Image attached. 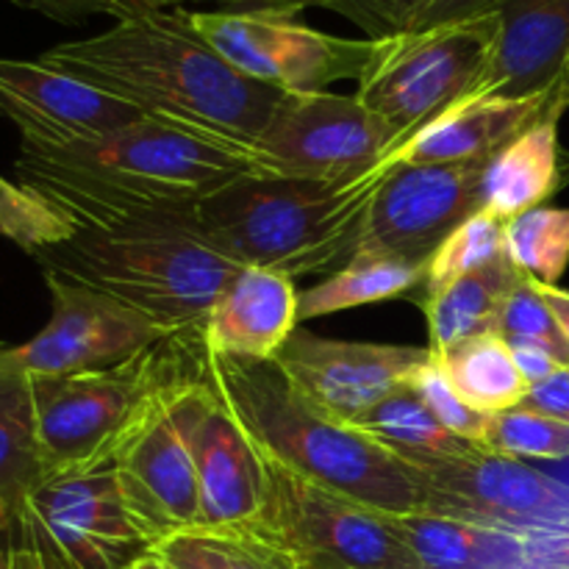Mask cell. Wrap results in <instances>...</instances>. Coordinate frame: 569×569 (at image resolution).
Returning a JSON list of instances; mask_svg holds the SVG:
<instances>
[{
    "mask_svg": "<svg viewBox=\"0 0 569 569\" xmlns=\"http://www.w3.org/2000/svg\"><path fill=\"white\" fill-rule=\"evenodd\" d=\"M17 183L76 228H181V217L242 176H270L259 153L226 148L153 120L72 144H20Z\"/></svg>",
    "mask_w": 569,
    "mask_h": 569,
    "instance_id": "obj_1",
    "label": "cell"
},
{
    "mask_svg": "<svg viewBox=\"0 0 569 569\" xmlns=\"http://www.w3.org/2000/svg\"><path fill=\"white\" fill-rule=\"evenodd\" d=\"M39 61L126 100L148 120L248 153L281 98L233 70L181 6L122 17L109 31L53 44Z\"/></svg>",
    "mask_w": 569,
    "mask_h": 569,
    "instance_id": "obj_2",
    "label": "cell"
},
{
    "mask_svg": "<svg viewBox=\"0 0 569 569\" xmlns=\"http://www.w3.org/2000/svg\"><path fill=\"white\" fill-rule=\"evenodd\" d=\"M398 148L350 178L242 176L181 217V228L239 267L289 278L337 272L359 248L361 226L395 167Z\"/></svg>",
    "mask_w": 569,
    "mask_h": 569,
    "instance_id": "obj_3",
    "label": "cell"
},
{
    "mask_svg": "<svg viewBox=\"0 0 569 569\" xmlns=\"http://www.w3.org/2000/svg\"><path fill=\"white\" fill-rule=\"evenodd\" d=\"M209 381L250 442L270 459L387 515L426 509L428 478L420 467L326 415L276 361L209 353Z\"/></svg>",
    "mask_w": 569,
    "mask_h": 569,
    "instance_id": "obj_4",
    "label": "cell"
},
{
    "mask_svg": "<svg viewBox=\"0 0 569 569\" xmlns=\"http://www.w3.org/2000/svg\"><path fill=\"white\" fill-rule=\"evenodd\" d=\"M33 259L42 272L94 289L148 317L167 337L203 331L211 306L239 270V264L172 226L78 228L70 239L39 250Z\"/></svg>",
    "mask_w": 569,
    "mask_h": 569,
    "instance_id": "obj_5",
    "label": "cell"
},
{
    "mask_svg": "<svg viewBox=\"0 0 569 569\" xmlns=\"http://www.w3.org/2000/svg\"><path fill=\"white\" fill-rule=\"evenodd\" d=\"M200 333H172L109 370L31 378L33 420L44 476L114 465L131 428L181 378L203 372Z\"/></svg>",
    "mask_w": 569,
    "mask_h": 569,
    "instance_id": "obj_6",
    "label": "cell"
},
{
    "mask_svg": "<svg viewBox=\"0 0 569 569\" xmlns=\"http://www.w3.org/2000/svg\"><path fill=\"white\" fill-rule=\"evenodd\" d=\"M500 37L498 11L376 39L356 98L409 139L476 92Z\"/></svg>",
    "mask_w": 569,
    "mask_h": 569,
    "instance_id": "obj_7",
    "label": "cell"
},
{
    "mask_svg": "<svg viewBox=\"0 0 569 569\" xmlns=\"http://www.w3.org/2000/svg\"><path fill=\"white\" fill-rule=\"evenodd\" d=\"M261 453V450H259ZM264 459L267 500L261 531L281 542L306 569H420L395 515L320 487Z\"/></svg>",
    "mask_w": 569,
    "mask_h": 569,
    "instance_id": "obj_8",
    "label": "cell"
},
{
    "mask_svg": "<svg viewBox=\"0 0 569 569\" xmlns=\"http://www.w3.org/2000/svg\"><path fill=\"white\" fill-rule=\"evenodd\" d=\"M206 387L209 365L167 387L114 456L122 500L153 545L170 533L203 526L192 422Z\"/></svg>",
    "mask_w": 569,
    "mask_h": 569,
    "instance_id": "obj_9",
    "label": "cell"
},
{
    "mask_svg": "<svg viewBox=\"0 0 569 569\" xmlns=\"http://www.w3.org/2000/svg\"><path fill=\"white\" fill-rule=\"evenodd\" d=\"M194 31L242 76L278 92H326L359 81L376 39H348L272 11H189Z\"/></svg>",
    "mask_w": 569,
    "mask_h": 569,
    "instance_id": "obj_10",
    "label": "cell"
},
{
    "mask_svg": "<svg viewBox=\"0 0 569 569\" xmlns=\"http://www.w3.org/2000/svg\"><path fill=\"white\" fill-rule=\"evenodd\" d=\"M400 142L356 94L281 92L256 153L270 176L333 181L370 170Z\"/></svg>",
    "mask_w": 569,
    "mask_h": 569,
    "instance_id": "obj_11",
    "label": "cell"
},
{
    "mask_svg": "<svg viewBox=\"0 0 569 569\" xmlns=\"http://www.w3.org/2000/svg\"><path fill=\"white\" fill-rule=\"evenodd\" d=\"M50 292V320L22 345L0 348V361L28 378L76 376L126 365L167 333L128 306L44 272Z\"/></svg>",
    "mask_w": 569,
    "mask_h": 569,
    "instance_id": "obj_12",
    "label": "cell"
},
{
    "mask_svg": "<svg viewBox=\"0 0 569 569\" xmlns=\"http://www.w3.org/2000/svg\"><path fill=\"white\" fill-rule=\"evenodd\" d=\"M17 517L67 569H126L153 550L122 500L114 465L44 478Z\"/></svg>",
    "mask_w": 569,
    "mask_h": 569,
    "instance_id": "obj_13",
    "label": "cell"
},
{
    "mask_svg": "<svg viewBox=\"0 0 569 569\" xmlns=\"http://www.w3.org/2000/svg\"><path fill=\"white\" fill-rule=\"evenodd\" d=\"M483 167L487 161L395 167L367 211L356 256L428 267L439 244L483 211Z\"/></svg>",
    "mask_w": 569,
    "mask_h": 569,
    "instance_id": "obj_14",
    "label": "cell"
},
{
    "mask_svg": "<svg viewBox=\"0 0 569 569\" xmlns=\"http://www.w3.org/2000/svg\"><path fill=\"white\" fill-rule=\"evenodd\" d=\"M420 470L428 478L426 511L461 517L520 537L569 522L567 483L481 445L470 453Z\"/></svg>",
    "mask_w": 569,
    "mask_h": 569,
    "instance_id": "obj_15",
    "label": "cell"
},
{
    "mask_svg": "<svg viewBox=\"0 0 569 569\" xmlns=\"http://www.w3.org/2000/svg\"><path fill=\"white\" fill-rule=\"evenodd\" d=\"M428 356L431 348L350 342L298 328L272 361L311 403L353 426L381 400L403 389Z\"/></svg>",
    "mask_w": 569,
    "mask_h": 569,
    "instance_id": "obj_16",
    "label": "cell"
},
{
    "mask_svg": "<svg viewBox=\"0 0 569 569\" xmlns=\"http://www.w3.org/2000/svg\"><path fill=\"white\" fill-rule=\"evenodd\" d=\"M0 117L20 128L22 142L50 148L92 142L144 120L126 100L39 59H0Z\"/></svg>",
    "mask_w": 569,
    "mask_h": 569,
    "instance_id": "obj_17",
    "label": "cell"
},
{
    "mask_svg": "<svg viewBox=\"0 0 569 569\" xmlns=\"http://www.w3.org/2000/svg\"><path fill=\"white\" fill-rule=\"evenodd\" d=\"M192 456L203 526H261L267 500L264 459L237 417L217 398L211 381L192 422Z\"/></svg>",
    "mask_w": 569,
    "mask_h": 569,
    "instance_id": "obj_18",
    "label": "cell"
},
{
    "mask_svg": "<svg viewBox=\"0 0 569 569\" xmlns=\"http://www.w3.org/2000/svg\"><path fill=\"white\" fill-rule=\"evenodd\" d=\"M300 328L295 278L267 267H239L203 326L206 353L242 361H272Z\"/></svg>",
    "mask_w": 569,
    "mask_h": 569,
    "instance_id": "obj_19",
    "label": "cell"
},
{
    "mask_svg": "<svg viewBox=\"0 0 569 569\" xmlns=\"http://www.w3.org/2000/svg\"><path fill=\"white\" fill-rule=\"evenodd\" d=\"M500 37L472 94L528 98L550 92L569 61V0H503Z\"/></svg>",
    "mask_w": 569,
    "mask_h": 569,
    "instance_id": "obj_20",
    "label": "cell"
},
{
    "mask_svg": "<svg viewBox=\"0 0 569 569\" xmlns=\"http://www.w3.org/2000/svg\"><path fill=\"white\" fill-rule=\"evenodd\" d=\"M548 114H559L553 106V89L528 98L467 94L398 144L400 164L489 161L503 144Z\"/></svg>",
    "mask_w": 569,
    "mask_h": 569,
    "instance_id": "obj_21",
    "label": "cell"
},
{
    "mask_svg": "<svg viewBox=\"0 0 569 569\" xmlns=\"http://www.w3.org/2000/svg\"><path fill=\"white\" fill-rule=\"evenodd\" d=\"M559 114H548L511 139L483 167V211L500 222L539 209L559 189Z\"/></svg>",
    "mask_w": 569,
    "mask_h": 569,
    "instance_id": "obj_22",
    "label": "cell"
},
{
    "mask_svg": "<svg viewBox=\"0 0 569 569\" xmlns=\"http://www.w3.org/2000/svg\"><path fill=\"white\" fill-rule=\"evenodd\" d=\"M420 569H528L526 539L437 511L395 515Z\"/></svg>",
    "mask_w": 569,
    "mask_h": 569,
    "instance_id": "obj_23",
    "label": "cell"
},
{
    "mask_svg": "<svg viewBox=\"0 0 569 569\" xmlns=\"http://www.w3.org/2000/svg\"><path fill=\"white\" fill-rule=\"evenodd\" d=\"M520 278V270L509 259L487 267L481 272L459 278L437 292H426L417 303L428 320V348L433 353L453 348L465 339L498 331L500 309L509 298L511 287Z\"/></svg>",
    "mask_w": 569,
    "mask_h": 569,
    "instance_id": "obj_24",
    "label": "cell"
},
{
    "mask_svg": "<svg viewBox=\"0 0 569 569\" xmlns=\"http://www.w3.org/2000/svg\"><path fill=\"white\" fill-rule=\"evenodd\" d=\"M426 287V267L383 256H353L342 270L300 292V322L342 315L359 306L383 303L395 298H420Z\"/></svg>",
    "mask_w": 569,
    "mask_h": 569,
    "instance_id": "obj_25",
    "label": "cell"
},
{
    "mask_svg": "<svg viewBox=\"0 0 569 569\" xmlns=\"http://www.w3.org/2000/svg\"><path fill=\"white\" fill-rule=\"evenodd\" d=\"M433 353V350H431ZM456 392L481 415H500L522 406L531 383L522 378L511 345L498 331L465 339L433 353Z\"/></svg>",
    "mask_w": 569,
    "mask_h": 569,
    "instance_id": "obj_26",
    "label": "cell"
},
{
    "mask_svg": "<svg viewBox=\"0 0 569 569\" xmlns=\"http://www.w3.org/2000/svg\"><path fill=\"white\" fill-rule=\"evenodd\" d=\"M153 553L172 569H300L298 559L259 526L189 528L156 542Z\"/></svg>",
    "mask_w": 569,
    "mask_h": 569,
    "instance_id": "obj_27",
    "label": "cell"
},
{
    "mask_svg": "<svg viewBox=\"0 0 569 569\" xmlns=\"http://www.w3.org/2000/svg\"><path fill=\"white\" fill-rule=\"evenodd\" d=\"M353 426L417 467L456 459V456H465L478 448V445L450 433L409 387L389 395L376 409L359 417Z\"/></svg>",
    "mask_w": 569,
    "mask_h": 569,
    "instance_id": "obj_28",
    "label": "cell"
},
{
    "mask_svg": "<svg viewBox=\"0 0 569 569\" xmlns=\"http://www.w3.org/2000/svg\"><path fill=\"white\" fill-rule=\"evenodd\" d=\"M44 478L31 378L0 361V500L20 515L26 498Z\"/></svg>",
    "mask_w": 569,
    "mask_h": 569,
    "instance_id": "obj_29",
    "label": "cell"
},
{
    "mask_svg": "<svg viewBox=\"0 0 569 569\" xmlns=\"http://www.w3.org/2000/svg\"><path fill=\"white\" fill-rule=\"evenodd\" d=\"M506 259L539 283H559L569 267V209L539 206L506 222Z\"/></svg>",
    "mask_w": 569,
    "mask_h": 569,
    "instance_id": "obj_30",
    "label": "cell"
},
{
    "mask_svg": "<svg viewBox=\"0 0 569 569\" xmlns=\"http://www.w3.org/2000/svg\"><path fill=\"white\" fill-rule=\"evenodd\" d=\"M506 222L495 220L487 211H478L476 217L456 228L448 239L437 248L426 267V287H422L420 298L426 292H437V289L448 287V283L459 281V278L481 272L487 267L498 264L506 259ZM417 298V300H420Z\"/></svg>",
    "mask_w": 569,
    "mask_h": 569,
    "instance_id": "obj_31",
    "label": "cell"
},
{
    "mask_svg": "<svg viewBox=\"0 0 569 569\" xmlns=\"http://www.w3.org/2000/svg\"><path fill=\"white\" fill-rule=\"evenodd\" d=\"M481 448L520 461H561L569 456V426L528 406L492 415Z\"/></svg>",
    "mask_w": 569,
    "mask_h": 569,
    "instance_id": "obj_32",
    "label": "cell"
},
{
    "mask_svg": "<svg viewBox=\"0 0 569 569\" xmlns=\"http://www.w3.org/2000/svg\"><path fill=\"white\" fill-rule=\"evenodd\" d=\"M76 231L78 228L53 206L0 176V237L14 242L28 256H37L39 250L70 239Z\"/></svg>",
    "mask_w": 569,
    "mask_h": 569,
    "instance_id": "obj_33",
    "label": "cell"
},
{
    "mask_svg": "<svg viewBox=\"0 0 569 569\" xmlns=\"http://www.w3.org/2000/svg\"><path fill=\"white\" fill-rule=\"evenodd\" d=\"M498 333L506 342H531L550 350L561 367H569V345L561 333L559 322L550 315L548 303L533 287V278L522 276L511 287L503 309H500Z\"/></svg>",
    "mask_w": 569,
    "mask_h": 569,
    "instance_id": "obj_34",
    "label": "cell"
},
{
    "mask_svg": "<svg viewBox=\"0 0 569 569\" xmlns=\"http://www.w3.org/2000/svg\"><path fill=\"white\" fill-rule=\"evenodd\" d=\"M406 387L426 403V409L431 411L450 433H456V437L467 439V442L472 445H483L492 415L476 411L459 392H456V387L450 383L448 372L442 370L437 356H428V359L411 372Z\"/></svg>",
    "mask_w": 569,
    "mask_h": 569,
    "instance_id": "obj_35",
    "label": "cell"
},
{
    "mask_svg": "<svg viewBox=\"0 0 569 569\" xmlns=\"http://www.w3.org/2000/svg\"><path fill=\"white\" fill-rule=\"evenodd\" d=\"M433 3L437 0H326L322 9L353 22L367 39H389L411 31Z\"/></svg>",
    "mask_w": 569,
    "mask_h": 569,
    "instance_id": "obj_36",
    "label": "cell"
},
{
    "mask_svg": "<svg viewBox=\"0 0 569 569\" xmlns=\"http://www.w3.org/2000/svg\"><path fill=\"white\" fill-rule=\"evenodd\" d=\"M9 3L20 6L26 11H37V14L56 22H64V26H78V22L98 14H109L114 20L120 17L111 0H9Z\"/></svg>",
    "mask_w": 569,
    "mask_h": 569,
    "instance_id": "obj_37",
    "label": "cell"
},
{
    "mask_svg": "<svg viewBox=\"0 0 569 569\" xmlns=\"http://www.w3.org/2000/svg\"><path fill=\"white\" fill-rule=\"evenodd\" d=\"M526 553L528 565L537 569H569V522L548 528V531L528 533Z\"/></svg>",
    "mask_w": 569,
    "mask_h": 569,
    "instance_id": "obj_38",
    "label": "cell"
},
{
    "mask_svg": "<svg viewBox=\"0 0 569 569\" xmlns=\"http://www.w3.org/2000/svg\"><path fill=\"white\" fill-rule=\"evenodd\" d=\"M522 406L542 411V415L569 426V367H561V370H556L545 381L531 383Z\"/></svg>",
    "mask_w": 569,
    "mask_h": 569,
    "instance_id": "obj_39",
    "label": "cell"
},
{
    "mask_svg": "<svg viewBox=\"0 0 569 569\" xmlns=\"http://www.w3.org/2000/svg\"><path fill=\"white\" fill-rule=\"evenodd\" d=\"M11 569H67L42 537L17 517V545L11 553Z\"/></svg>",
    "mask_w": 569,
    "mask_h": 569,
    "instance_id": "obj_40",
    "label": "cell"
},
{
    "mask_svg": "<svg viewBox=\"0 0 569 569\" xmlns=\"http://www.w3.org/2000/svg\"><path fill=\"white\" fill-rule=\"evenodd\" d=\"M503 0H437L420 20L415 22L411 31H422V28H437L448 26V22H461L472 20V17H481L495 11Z\"/></svg>",
    "mask_w": 569,
    "mask_h": 569,
    "instance_id": "obj_41",
    "label": "cell"
},
{
    "mask_svg": "<svg viewBox=\"0 0 569 569\" xmlns=\"http://www.w3.org/2000/svg\"><path fill=\"white\" fill-rule=\"evenodd\" d=\"M189 3L214 6L220 11H272V14L298 17L306 9H322L326 0H189Z\"/></svg>",
    "mask_w": 569,
    "mask_h": 569,
    "instance_id": "obj_42",
    "label": "cell"
},
{
    "mask_svg": "<svg viewBox=\"0 0 569 569\" xmlns=\"http://www.w3.org/2000/svg\"><path fill=\"white\" fill-rule=\"evenodd\" d=\"M509 345H511V353H515L517 367H520L522 378H526L528 383H539L548 376H553L556 370H561L559 359H556L550 350L539 348V345H531V342H509Z\"/></svg>",
    "mask_w": 569,
    "mask_h": 569,
    "instance_id": "obj_43",
    "label": "cell"
},
{
    "mask_svg": "<svg viewBox=\"0 0 569 569\" xmlns=\"http://www.w3.org/2000/svg\"><path fill=\"white\" fill-rule=\"evenodd\" d=\"M533 287H537V292L542 295V300L548 303L550 315L556 317V322H559L561 333H565L567 345H569V292L567 289H561L559 283H539L533 281Z\"/></svg>",
    "mask_w": 569,
    "mask_h": 569,
    "instance_id": "obj_44",
    "label": "cell"
},
{
    "mask_svg": "<svg viewBox=\"0 0 569 569\" xmlns=\"http://www.w3.org/2000/svg\"><path fill=\"white\" fill-rule=\"evenodd\" d=\"M17 545V511L0 500V569H11V553Z\"/></svg>",
    "mask_w": 569,
    "mask_h": 569,
    "instance_id": "obj_45",
    "label": "cell"
},
{
    "mask_svg": "<svg viewBox=\"0 0 569 569\" xmlns=\"http://www.w3.org/2000/svg\"><path fill=\"white\" fill-rule=\"evenodd\" d=\"M117 6V20L133 14H144V11H159V9H178V6L189 3V0H111Z\"/></svg>",
    "mask_w": 569,
    "mask_h": 569,
    "instance_id": "obj_46",
    "label": "cell"
},
{
    "mask_svg": "<svg viewBox=\"0 0 569 569\" xmlns=\"http://www.w3.org/2000/svg\"><path fill=\"white\" fill-rule=\"evenodd\" d=\"M553 106L559 114H565V111L569 109V61H567L565 76H561V81L556 83V89H553Z\"/></svg>",
    "mask_w": 569,
    "mask_h": 569,
    "instance_id": "obj_47",
    "label": "cell"
},
{
    "mask_svg": "<svg viewBox=\"0 0 569 569\" xmlns=\"http://www.w3.org/2000/svg\"><path fill=\"white\" fill-rule=\"evenodd\" d=\"M126 569H172V567L167 565V561L161 559V556H156L153 550H150V553L139 556L137 561H131V565H128Z\"/></svg>",
    "mask_w": 569,
    "mask_h": 569,
    "instance_id": "obj_48",
    "label": "cell"
},
{
    "mask_svg": "<svg viewBox=\"0 0 569 569\" xmlns=\"http://www.w3.org/2000/svg\"><path fill=\"white\" fill-rule=\"evenodd\" d=\"M528 569H537V567H528Z\"/></svg>",
    "mask_w": 569,
    "mask_h": 569,
    "instance_id": "obj_49",
    "label": "cell"
},
{
    "mask_svg": "<svg viewBox=\"0 0 569 569\" xmlns=\"http://www.w3.org/2000/svg\"><path fill=\"white\" fill-rule=\"evenodd\" d=\"M300 569H306V567H300Z\"/></svg>",
    "mask_w": 569,
    "mask_h": 569,
    "instance_id": "obj_50",
    "label": "cell"
}]
</instances>
